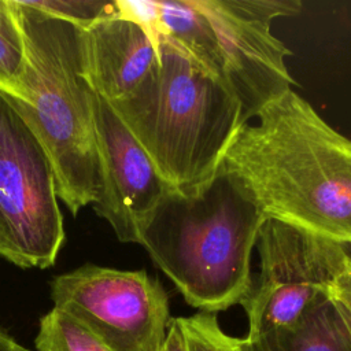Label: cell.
I'll return each instance as SVG.
<instances>
[{
	"label": "cell",
	"instance_id": "obj_1",
	"mask_svg": "<svg viewBox=\"0 0 351 351\" xmlns=\"http://www.w3.org/2000/svg\"><path fill=\"white\" fill-rule=\"evenodd\" d=\"M244 122L221 166L266 218L351 245V140L293 89Z\"/></svg>",
	"mask_w": 351,
	"mask_h": 351
},
{
	"label": "cell",
	"instance_id": "obj_2",
	"mask_svg": "<svg viewBox=\"0 0 351 351\" xmlns=\"http://www.w3.org/2000/svg\"><path fill=\"white\" fill-rule=\"evenodd\" d=\"M266 219L219 166L192 192L169 188L141 225L137 244L189 306L215 314L251 292V255Z\"/></svg>",
	"mask_w": 351,
	"mask_h": 351
},
{
	"label": "cell",
	"instance_id": "obj_3",
	"mask_svg": "<svg viewBox=\"0 0 351 351\" xmlns=\"http://www.w3.org/2000/svg\"><path fill=\"white\" fill-rule=\"evenodd\" d=\"M165 182L192 192L219 169L241 122L229 84L160 40V63L126 97L110 103Z\"/></svg>",
	"mask_w": 351,
	"mask_h": 351
},
{
	"label": "cell",
	"instance_id": "obj_4",
	"mask_svg": "<svg viewBox=\"0 0 351 351\" xmlns=\"http://www.w3.org/2000/svg\"><path fill=\"white\" fill-rule=\"evenodd\" d=\"M25 44L22 99L11 103L45 148L58 197L70 214L100 192L95 92L82 73L81 29L12 0Z\"/></svg>",
	"mask_w": 351,
	"mask_h": 351
},
{
	"label": "cell",
	"instance_id": "obj_5",
	"mask_svg": "<svg viewBox=\"0 0 351 351\" xmlns=\"http://www.w3.org/2000/svg\"><path fill=\"white\" fill-rule=\"evenodd\" d=\"M64 240L49 156L0 92V256L22 269H47Z\"/></svg>",
	"mask_w": 351,
	"mask_h": 351
},
{
	"label": "cell",
	"instance_id": "obj_6",
	"mask_svg": "<svg viewBox=\"0 0 351 351\" xmlns=\"http://www.w3.org/2000/svg\"><path fill=\"white\" fill-rule=\"evenodd\" d=\"M256 248L258 281L241 302L250 340L296 326L330 295L351 255L347 245L273 218L262 225Z\"/></svg>",
	"mask_w": 351,
	"mask_h": 351
},
{
	"label": "cell",
	"instance_id": "obj_7",
	"mask_svg": "<svg viewBox=\"0 0 351 351\" xmlns=\"http://www.w3.org/2000/svg\"><path fill=\"white\" fill-rule=\"evenodd\" d=\"M51 299L111 351H160L171 319L167 292L145 270L85 263L52 278Z\"/></svg>",
	"mask_w": 351,
	"mask_h": 351
},
{
	"label": "cell",
	"instance_id": "obj_8",
	"mask_svg": "<svg viewBox=\"0 0 351 351\" xmlns=\"http://www.w3.org/2000/svg\"><path fill=\"white\" fill-rule=\"evenodd\" d=\"M211 22L223 59L225 78L248 122L267 104L292 90L287 67L292 52L273 32V21L300 12L299 0H196Z\"/></svg>",
	"mask_w": 351,
	"mask_h": 351
},
{
	"label": "cell",
	"instance_id": "obj_9",
	"mask_svg": "<svg viewBox=\"0 0 351 351\" xmlns=\"http://www.w3.org/2000/svg\"><path fill=\"white\" fill-rule=\"evenodd\" d=\"M100 192L92 204L121 243H137L144 221L170 188L111 104L95 93Z\"/></svg>",
	"mask_w": 351,
	"mask_h": 351
},
{
	"label": "cell",
	"instance_id": "obj_10",
	"mask_svg": "<svg viewBox=\"0 0 351 351\" xmlns=\"http://www.w3.org/2000/svg\"><path fill=\"white\" fill-rule=\"evenodd\" d=\"M82 73L108 103L129 96L160 63V40L118 12L81 29Z\"/></svg>",
	"mask_w": 351,
	"mask_h": 351
},
{
	"label": "cell",
	"instance_id": "obj_11",
	"mask_svg": "<svg viewBox=\"0 0 351 351\" xmlns=\"http://www.w3.org/2000/svg\"><path fill=\"white\" fill-rule=\"evenodd\" d=\"M240 351H351V317L332 296L321 299L302 321L259 339H239Z\"/></svg>",
	"mask_w": 351,
	"mask_h": 351
},
{
	"label": "cell",
	"instance_id": "obj_12",
	"mask_svg": "<svg viewBox=\"0 0 351 351\" xmlns=\"http://www.w3.org/2000/svg\"><path fill=\"white\" fill-rule=\"evenodd\" d=\"M155 33L184 51L210 74L226 81L215 30L196 0H155Z\"/></svg>",
	"mask_w": 351,
	"mask_h": 351
},
{
	"label": "cell",
	"instance_id": "obj_13",
	"mask_svg": "<svg viewBox=\"0 0 351 351\" xmlns=\"http://www.w3.org/2000/svg\"><path fill=\"white\" fill-rule=\"evenodd\" d=\"M25 44L12 0H0V92L21 100Z\"/></svg>",
	"mask_w": 351,
	"mask_h": 351
},
{
	"label": "cell",
	"instance_id": "obj_14",
	"mask_svg": "<svg viewBox=\"0 0 351 351\" xmlns=\"http://www.w3.org/2000/svg\"><path fill=\"white\" fill-rule=\"evenodd\" d=\"M36 351H111L64 311L52 307L40 318Z\"/></svg>",
	"mask_w": 351,
	"mask_h": 351
},
{
	"label": "cell",
	"instance_id": "obj_15",
	"mask_svg": "<svg viewBox=\"0 0 351 351\" xmlns=\"http://www.w3.org/2000/svg\"><path fill=\"white\" fill-rule=\"evenodd\" d=\"M189 351H240L239 337L225 333L214 313L180 317Z\"/></svg>",
	"mask_w": 351,
	"mask_h": 351
},
{
	"label": "cell",
	"instance_id": "obj_16",
	"mask_svg": "<svg viewBox=\"0 0 351 351\" xmlns=\"http://www.w3.org/2000/svg\"><path fill=\"white\" fill-rule=\"evenodd\" d=\"M26 3L49 16L66 21L80 29L117 12L115 1L99 0H26Z\"/></svg>",
	"mask_w": 351,
	"mask_h": 351
},
{
	"label": "cell",
	"instance_id": "obj_17",
	"mask_svg": "<svg viewBox=\"0 0 351 351\" xmlns=\"http://www.w3.org/2000/svg\"><path fill=\"white\" fill-rule=\"evenodd\" d=\"M330 296L351 315V255L346 263L344 270L332 285Z\"/></svg>",
	"mask_w": 351,
	"mask_h": 351
},
{
	"label": "cell",
	"instance_id": "obj_18",
	"mask_svg": "<svg viewBox=\"0 0 351 351\" xmlns=\"http://www.w3.org/2000/svg\"><path fill=\"white\" fill-rule=\"evenodd\" d=\"M160 351H189L180 317L171 318Z\"/></svg>",
	"mask_w": 351,
	"mask_h": 351
},
{
	"label": "cell",
	"instance_id": "obj_19",
	"mask_svg": "<svg viewBox=\"0 0 351 351\" xmlns=\"http://www.w3.org/2000/svg\"><path fill=\"white\" fill-rule=\"evenodd\" d=\"M0 351H30L21 346L5 329L0 326Z\"/></svg>",
	"mask_w": 351,
	"mask_h": 351
},
{
	"label": "cell",
	"instance_id": "obj_20",
	"mask_svg": "<svg viewBox=\"0 0 351 351\" xmlns=\"http://www.w3.org/2000/svg\"><path fill=\"white\" fill-rule=\"evenodd\" d=\"M347 314H348V313H347ZM348 315H350V314H348ZM350 317H351V315H350Z\"/></svg>",
	"mask_w": 351,
	"mask_h": 351
}]
</instances>
